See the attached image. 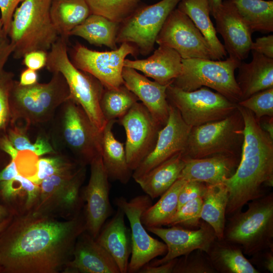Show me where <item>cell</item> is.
Wrapping results in <instances>:
<instances>
[{
  "instance_id": "48",
  "label": "cell",
  "mask_w": 273,
  "mask_h": 273,
  "mask_svg": "<svg viewBox=\"0 0 273 273\" xmlns=\"http://www.w3.org/2000/svg\"><path fill=\"white\" fill-rule=\"evenodd\" d=\"M253 265L261 268L273 272V248L267 249L259 252L252 256L249 260Z\"/></svg>"
},
{
  "instance_id": "36",
  "label": "cell",
  "mask_w": 273,
  "mask_h": 273,
  "mask_svg": "<svg viewBox=\"0 0 273 273\" xmlns=\"http://www.w3.org/2000/svg\"><path fill=\"white\" fill-rule=\"evenodd\" d=\"M85 166L80 165L65 187L58 200L53 215L60 213L70 218L81 213L83 203L81 187L85 177Z\"/></svg>"
},
{
  "instance_id": "38",
  "label": "cell",
  "mask_w": 273,
  "mask_h": 273,
  "mask_svg": "<svg viewBox=\"0 0 273 273\" xmlns=\"http://www.w3.org/2000/svg\"><path fill=\"white\" fill-rule=\"evenodd\" d=\"M39 190V186L20 174L13 179L0 182V195L6 202L13 201L22 192L27 195L25 207L27 211L36 205Z\"/></svg>"
},
{
  "instance_id": "11",
  "label": "cell",
  "mask_w": 273,
  "mask_h": 273,
  "mask_svg": "<svg viewBox=\"0 0 273 273\" xmlns=\"http://www.w3.org/2000/svg\"><path fill=\"white\" fill-rule=\"evenodd\" d=\"M181 0H161L151 5H140L120 23L117 44L129 43L142 56L154 50L156 38L166 18Z\"/></svg>"
},
{
  "instance_id": "3",
  "label": "cell",
  "mask_w": 273,
  "mask_h": 273,
  "mask_svg": "<svg viewBox=\"0 0 273 273\" xmlns=\"http://www.w3.org/2000/svg\"><path fill=\"white\" fill-rule=\"evenodd\" d=\"M53 119L51 145L56 152L67 150L83 166L101 156L102 132L73 99L64 102Z\"/></svg>"
},
{
  "instance_id": "4",
  "label": "cell",
  "mask_w": 273,
  "mask_h": 273,
  "mask_svg": "<svg viewBox=\"0 0 273 273\" xmlns=\"http://www.w3.org/2000/svg\"><path fill=\"white\" fill-rule=\"evenodd\" d=\"M47 83L24 86L13 81L9 96L11 118L22 119L26 126L53 119L58 108L70 98L67 83L59 72H54Z\"/></svg>"
},
{
  "instance_id": "2",
  "label": "cell",
  "mask_w": 273,
  "mask_h": 273,
  "mask_svg": "<svg viewBox=\"0 0 273 273\" xmlns=\"http://www.w3.org/2000/svg\"><path fill=\"white\" fill-rule=\"evenodd\" d=\"M237 108L244 119V140L238 166L222 182L229 192L228 217L264 196L273 186V139L261 128L251 111L238 104Z\"/></svg>"
},
{
  "instance_id": "61",
  "label": "cell",
  "mask_w": 273,
  "mask_h": 273,
  "mask_svg": "<svg viewBox=\"0 0 273 273\" xmlns=\"http://www.w3.org/2000/svg\"><path fill=\"white\" fill-rule=\"evenodd\" d=\"M140 1H141V0H140Z\"/></svg>"
},
{
  "instance_id": "47",
  "label": "cell",
  "mask_w": 273,
  "mask_h": 273,
  "mask_svg": "<svg viewBox=\"0 0 273 273\" xmlns=\"http://www.w3.org/2000/svg\"><path fill=\"white\" fill-rule=\"evenodd\" d=\"M23 64L27 68L37 71L46 67L48 52L36 50L26 54L23 57Z\"/></svg>"
},
{
  "instance_id": "18",
  "label": "cell",
  "mask_w": 273,
  "mask_h": 273,
  "mask_svg": "<svg viewBox=\"0 0 273 273\" xmlns=\"http://www.w3.org/2000/svg\"><path fill=\"white\" fill-rule=\"evenodd\" d=\"M191 128L184 121L178 110L169 104L167 121L159 130L152 152L133 171L132 177L134 179L146 174L175 154L183 152L187 145Z\"/></svg>"
},
{
  "instance_id": "33",
  "label": "cell",
  "mask_w": 273,
  "mask_h": 273,
  "mask_svg": "<svg viewBox=\"0 0 273 273\" xmlns=\"http://www.w3.org/2000/svg\"><path fill=\"white\" fill-rule=\"evenodd\" d=\"M186 181L177 178L155 204L143 213L141 221L146 228L168 226L177 210L179 194Z\"/></svg>"
},
{
  "instance_id": "25",
  "label": "cell",
  "mask_w": 273,
  "mask_h": 273,
  "mask_svg": "<svg viewBox=\"0 0 273 273\" xmlns=\"http://www.w3.org/2000/svg\"><path fill=\"white\" fill-rule=\"evenodd\" d=\"M252 60L241 62L237 82L244 100L260 91L273 87V59L251 51Z\"/></svg>"
},
{
  "instance_id": "59",
  "label": "cell",
  "mask_w": 273,
  "mask_h": 273,
  "mask_svg": "<svg viewBox=\"0 0 273 273\" xmlns=\"http://www.w3.org/2000/svg\"><path fill=\"white\" fill-rule=\"evenodd\" d=\"M7 37V35L4 32L3 29V25L2 19L0 17V42L5 38Z\"/></svg>"
},
{
  "instance_id": "15",
  "label": "cell",
  "mask_w": 273,
  "mask_h": 273,
  "mask_svg": "<svg viewBox=\"0 0 273 273\" xmlns=\"http://www.w3.org/2000/svg\"><path fill=\"white\" fill-rule=\"evenodd\" d=\"M118 121L125 131L127 162L134 171L154 149L162 127L145 106L138 102Z\"/></svg>"
},
{
  "instance_id": "49",
  "label": "cell",
  "mask_w": 273,
  "mask_h": 273,
  "mask_svg": "<svg viewBox=\"0 0 273 273\" xmlns=\"http://www.w3.org/2000/svg\"><path fill=\"white\" fill-rule=\"evenodd\" d=\"M251 51L273 59V35L257 38L251 44Z\"/></svg>"
},
{
  "instance_id": "16",
  "label": "cell",
  "mask_w": 273,
  "mask_h": 273,
  "mask_svg": "<svg viewBox=\"0 0 273 273\" xmlns=\"http://www.w3.org/2000/svg\"><path fill=\"white\" fill-rule=\"evenodd\" d=\"M90 173L87 185L81 192L85 202L84 216L85 231L96 239L113 209L109 199L108 176L102 157L95 158L90 163Z\"/></svg>"
},
{
  "instance_id": "58",
  "label": "cell",
  "mask_w": 273,
  "mask_h": 273,
  "mask_svg": "<svg viewBox=\"0 0 273 273\" xmlns=\"http://www.w3.org/2000/svg\"><path fill=\"white\" fill-rule=\"evenodd\" d=\"M13 218L12 214L0 223V235L8 226Z\"/></svg>"
},
{
  "instance_id": "37",
  "label": "cell",
  "mask_w": 273,
  "mask_h": 273,
  "mask_svg": "<svg viewBox=\"0 0 273 273\" xmlns=\"http://www.w3.org/2000/svg\"><path fill=\"white\" fill-rule=\"evenodd\" d=\"M90 14L121 23L141 5L140 0H85Z\"/></svg>"
},
{
  "instance_id": "55",
  "label": "cell",
  "mask_w": 273,
  "mask_h": 273,
  "mask_svg": "<svg viewBox=\"0 0 273 273\" xmlns=\"http://www.w3.org/2000/svg\"><path fill=\"white\" fill-rule=\"evenodd\" d=\"M258 121L261 128L273 139V117L263 116Z\"/></svg>"
},
{
  "instance_id": "14",
  "label": "cell",
  "mask_w": 273,
  "mask_h": 273,
  "mask_svg": "<svg viewBox=\"0 0 273 273\" xmlns=\"http://www.w3.org/2000/svg\"><path fill=\"white\" fill-rule=\"evenodd\" d=\"M155 42L176 51L183 59L213 60L205 37L192 20L177 8L171 12L159 32Z\"/></svg>"
},
{
  "instance_id": "19",
  "label": "cell",
  "mask_w": 273,
  "mask_h": 273,
  "mask_svg": "<svg viewBox=\"0 0 273 273\" xmlns=\"http://www.w3.org/2000/svg\"><path fill=\"white\" fill-rule=\"evenodd\" d=\"M216 32L224 40V47L229 57L242 61L251 51L252 32L234 5L225 0L214 15Z\"/></svg>"
},
{
  "instance_id": "26",
  "label": "cell",
  "mask_w": 273,
  "mask_h": 273,
  "mask_svg": "<svg viewBox=\"0 0 273 273\" xmlns=\"http://www.w3.org/2000/svg\"><path fill=\"white\" fill-rule=\"evenodd\" d=\"M116 120L108 121L102 132L101 157L108 178L127 184L132 176L124 145L115 138L113 126Z\"/></svg>"
},
{
  "instance_id": "9",
  "label": "cell",
  "mask_w": 273,
  "mask_h": 273,
  "mask_svg": "<svg viewBox=\"0 0 273 273\" xmlns=\"http://www.w3.org/2000/svg\"><path fill=\"white\" fill-rule=\"evenodd\" d=\"M242 61L232 57L224 60L182 59V70L172 85L191 92L202 86L211 88L230 101L238 103L241 92L235 77Z\"/></svg>"
},
{
  "instance_id": "43",
  "label": "cell",
  "mask_w": 273,
  "mask_h": 273,
  "mask_svg": "<svg viewBox=\"0 0 273 273\" xmlns=\"http://www.w3.org/2000/svg\"><path fill=\"white\" fill-rule=\"evenodd\" d=\"M237 104L251 111L258 121L263 116L273 117V87L257 92Z\"/></svg>"
},
{
  "instance_id": "34",
  "label": "cell",
  "mask_w": 273,
  "mask_h": 273,
  "mask_svg": "<svg viewBox=\"0 0 273 273\" xmlns=\"http://www.w3.org/2000/svg\"><path fill=\"white\" fill-rule=\"evenodd\" d=\"M230 1L252 32L273 31V1Z\"/></svg>"
},
{
  "instance_id": "46",
  "label": "cell",
  "mask_w": 273,
  "mask_h": 273,
  "mask_svg": "<svg viewBox=\"0 0 273 273\" xmlns=\"http://www.w3.org/2000/svg\"><path fill=\"white\" fill-rule=\"evenodd\" d=\"M23 0H0V11L3 29L8 35L11 23L16 9Z\"/></svg>"
},
{
  "instance_id": "40",
  "label": "cell",
  "mask_w": 273,
  "mask_h": 273,
  "mask_svg": "<svg viewBox=\"0 0 273 273\" xmlns=\"http://www.w3.org/2000/svg\"><path fill=\"white\" fill-rule=\"evenodd\" d=\"M77 164H79L77 162L72 161L67 156L63 155L38 158L35 174L28 178L39 186L47 177L77 167Z\"/></svg>"
},
{
  "instance_id": "52",
  "label": "cell",
  "mask_w": 273,
  "mask_h": 273,
  "mask_svg": "<svg viewBox=\"0 0 273 273\" xmlns=\"http://www.w3.org/2000/svg\"><path fill=\"white\" fill-rule=\"evenodd\" d=\"M37 80L36 71L27 68L21 72L19 82L22 85L28 86L38 82Z\"/></svg>"
},
{
  "instance_id": "13",
  "label": "cell",
  "mask_w": 273,
  "mask_h": 273,
  "mask_svg": "<svg viewBox=\"0 0 273 273\" xmlns=\"http://www.w3.org/2000/svg\"><path fill=\"white\" fill-rule=\"evenodd\" d=\"M115 203L130 224L132 249L127 272H138L143 266L164 255L167 251L165 243L151 237L141 221L142 214L152 205V199L147 195H140L129 201L120 197L115 199Z\"/></svg>"
},
{
  "instance_id": "42",
  "label": "cell",
  "mask_w": 273,
  "mask_h": 273,
  "mask_svg": "<svg viewBox=\"0 0 273 273\" xmlns=\"http://www.w3.org/2000/svg\"><path fill=\"white\" fill-rule=\"evenodd\" d=\"M202 198H198L184 204L177 210L168 226H179L194 230L201 224Z\"/></svg>"
},
{
  "instance_id": "21",
  "label": "cell",
  "mask_w": 273,
  "mask_h": 273,
  "mask_svg": "<svg viewBox=\"0 0 273 273\" xmlns=\"http://www.w3.org/2000/svg\"><path fill=\"white\" fill-rule=\"evenodd\" d=\"M65 273H120L110 254L85 231L78 237Z\"/></svg>"
},
{
  "instance_id": "41",
  "label": "cell",
  "mask_w": 273,
  "mask_h": 273,
  "mask_svg": "<svg viewBox=\"0 0 273 273\" xmlns=\"http://www.w3.org/2000/svg\"><path fill=\"white\" fill-rule=\"evenodd\" d=\"M172 273H216L206 253L200 250L178 257Z\"/></svg>"
},
{
  "instance_id": "20",
  "label": "cell",
  "mask_w": 273,
  "mask_h": 273,
  "mask_svg": "<svg viewBox=\"0 0 273 273\" xmlns=\"http://www.w3.org/2000/svg\"><path fill=\"white\" fill-rule=\"evenodd\" d=\"M122 75L123 84L142 102L157 123L163 127L169 117V104L166 93L168 85L152 81L127 67L124 66Z\"/></svg>"
},
{
  "instance_id": "5",
  "label": "cell",
  "mask_w": 273,
  "mask_h": 273,
  "mask_svg": "<svg viewBox=\"0 0 273 273\" xmlns=\"http://www.w3.org/2000/svg\"><path fill=\"white\" fill-rule=\"evenodd\" d=\"M51 1L23 0L16 9L8 33L15 59L33 51L48 52L58 39L50 16Z\"/></svg>"
},
{
  "instance_id": "23",
  "label": "cell",
  "mask_w": 273,
  "mask_h": 273,
  "mask_svg": "<svg viewBox=\"0 0 273 273\" xmlns=\"http://www.w3.org/2000/svg\"><path fill=\"white\" fill-rule=\"evenodd\" d=\"M124 66L142 72L162 85L171 84L182 70V58L174 50L159 46L153 54L144 59H125Z\"/></svg>"
},
{
  "instance_id": "31",
  "label": "cell",
  "mask_w": 273,
  "mask_h": 273,
  "mask_svg": "<svg viewBox=\"0 0 273 273\" xmlns=\"http://www.w3.org/2000/svg\"><path fill=\"white\" fill-rule=\"evenodd\" d=\"M119 25L101 16L91 14L70 31L69 36L80 37L90 44L105 46L114 50L118 48L116 36Z\"/></svg>"
},
{
  "instance_id": "30",
  "label": "cell",
  "mask_w": 273,
  "mask_h": 273,
  "mask_svg": "<svg viewBox=\"0 0 273 273\" xmlns=\"http://www.w3.org/2000/svg\"><path fill=\"white\" fill-rule=\"evenodd\" d=\"M201 218L213 229L217 239L223 238L226 223V209L229 200V192L222 183L206 184L202 198Z\"/></svg>"
},
{
  "instance_id": "22",
  "label": "cell",
  "mask_w": 273,
  "mask_h": 273,
  "mask_svg": "<svg viewBox=\"0 0 273 273\" xmlns=\"http://www.w3.org/2000/svg\"><path fill=\"white\" fill-rule=\"evenodd\" d=\"M240 156L221 154L202 158L185 157L186 163L178 178L211 185L222 183L235 173Z\"/></svg>"
},
{
  "instance_id": "44",
  "label": "cell",
  "mask_w": 273,
  "mask_h": 273,
  "mask_svg": "<svg viewBox=\"0 0 273 273\" xmlns=\"http://www.w3.org/2000/svg\"><path fill=\"white\" fill-rule=\"evenodd\" d=\"M14 75L4 71L0 76V130L11 119L9 96Z\"/></svg>"
},
{
  "instance_id": "54",
  "label": "cell",
  "mask_w": 273,
  "mask_h": 273,
  "mask_svg": "<svg viewBox=\"0 0 273 273\" xmlns=\"http://www.w3.org/2000/svg\"><path fill=\"white\" fill-rule=\"evenodd\" d=\"M0 149L7 153L11 157V160H15L18 153L7 135H5L0 139Z\"/></svg>"
},
{
  "instance_id": "35",
  "label": "cell",
  "mask_w": 273,
  "mask_h": 273,
  "mask_svg": "<svg viewBox=\"0 0 273 273\" xmlns=\"http://www.w3.org/2000/svg\"><path fill=\"white\" fill-rule=\"evenodd\" d=\"M139 101L124 84L115 88H105L100 107L107 121L116 120L124 116Z\"/></svg>"
},
{
  "instance_id": "56",
  "label": "cell",
  "mask_w": 273,
  "mask_h": 273,
  "mask_svg": "<svg viewBox=\"0 0 273 273\" xmlns=\"http://www.w3.org/2000/svg\"><path fill=\"white\" fill-rule=\"evenodd\" d=\"M222 0H208L210 15L213 16L222 3Z\"/></svg>"
},
{
  "instance_id": "8",
  "label": "cell",
  "mask_w": 273,
  "mask_h": 273,
  "mask_svg": "<svg viewBox=\"0 0 273 273\" xmlns=\"http://www.w3.org/2000/svg\"><path fill=\"white\" fill-rule=\"evenodd\" d=\"M244 129V119L237 108L223 119L192 127L182 154L193 159L221 154L241 155Z\"/></svg>"
},
{
  "instance_id": "60",
  "label": "cell",
  "mask_w": 273,
  "mask_h": 273,
  "mask_svg": "<svg viewBox=\"0 0 273 273\" xmlns=\"http://www.w3.org/2000/svg\"><path fill=\"white\" fill-rule=\"evenodd\" d=\"M0 272H2V269H1V265H0Z\"/></svg>"
},
{
  "instance_id": "53",
  "label": "cell",
  "mask_w": 273,
  "mask_h": 273,
  "mask_svg": "<svg viewBox=\"0 0 273 273\" xmlns=\"http://www.w3.org/2000/svg\"><path fill=\"white\" fill-rule=\"evenodd\" d=\"M19 174L15 160H11L6 167L0 172V182L13 179Z\"/></svg>"
},
{
  "instance_id": "12",
  "label": "cell",
  "mask_w": 273,
  "mask_h": 273,
  "mask_svg": "<svg viewBox=\"0 0 273 273\" xmlns=\"http://www.w3.org/2000/svg\"><path fill=\"white\" fill-rule=\"evenodd\" d=\"M70 51L73 64L93 76L106 88H115L123 84L124 60L128 55L135 57L139 54L137 49L129 43H122L116 50L101 52L77 42Z\"/></svg>"
},
{
  "instance_id": "29",
  "label": "cell",
  "mask_w": 273,
  "mask_h": 273,
  "mask_svg": "<svg viewBox=\"0 0 273 273\" xmlns=\"http://www.w3.org/2000/svg\"><path fill=\"white\" fill-rule=\"evenodd\" d=\"M177 8L193 22L206 40L213 60H221L227 56L223 44L216 35L211 19L208 0H181Z\"/></svg>"
},
{
  "instance_id": "32",
  "label": "cell",
  "mask_w": 273,
  "mask_h": 273,
  "mask_svg": "<svg viewBox=\"0 0 273 273\" xmlns=\"http://www.w3.org/2000/svg\"><path fill=\"white\" fill-rule=\"evenodd\" d=\"M50 13L59 36L67 40L70 31L91 14L85 0H52Z\"/></svg>"
},
{
  "instance_id": "1",
  "label": "cell",
  "mask_w": 273,
  "mask_h": 273,
  "mask_svg": "<svg viewBox=\"0 0 273 273\" xmlns=\"http://www.w3.org/2000/svg\"><path fill=\"white\" fill-rule=\"evenodd\" d=\"M85 231L84 214L66 220L32 210L12 218L0 235V265L5 273H57L71 260Z\"/></svg>"
},
{
  "instance_id": "51",
  "label": "cell",
  "mask_w": 273,
  "mask_h": 273,
  "mask_svg": "<svg viewBox=\"0 0 273 273\" xmlns=\"http://www.w3.org/2000/svg\"><path fill=\"white\" fill-rule=\"evenodd\" d=\"M14 51L13 47L10 39L6 37L0 42V76L4 72L3 68L9 57L12 55Z\"/></svg>"
},
{
  "instance_id": "50",
  "label": "cell",
  "mask_w": 273,
  "mask_h": 273,
  "mask_svg": "<svg viewBox=\"0 0 273 273\" xmlns=\"http://www.w3.org/2000/svg\"><path fill=\"white\" fill-rule=\"evenodd\" d=\"M177 258L157 266L146 264L138 272L140 273H172Z\"/></svg>"
},
{
  "instance_id": "7",
  "label": "cell",
  "mask_w": 273,
  "mask_h": 273,
  "mask_svg": "<svg viewBox=\"0 0 273 273\" xmlns=\"http://www.w3.org/2000/svg\"><path fill=\"white\" fill-rule=\"evenodd\" d=\"M67 40L59 37L48 52L47 69L59 72L64 77L70 98L85 112L94 125L102 131L107 121L100 107L104 86L90 74L77 69L71 61L67 50Z\"/></svg>"
},
{
  "instance_id": "27",
  "label": "cell",
  "mask_w": 273,
  "mask_h": 273,
  "mask_svg": "<svg viewBox=\"0 0 273 273\" xmlns=\"http://www.w3.org/2000/svg\"><path fill=\"white\" fill-rule=\"evenodd\" d=\"M186 160L182 152L177 153L135 179L151 199L160 197L177 179Z\"/></svg>"
},
{
  "instance_id": "28",
  "label": "cell",
  "mask_w": 273,
  "mask_h": 273,
  "mask_svg": "<svg viewBox=\"0 0 273 273\" xmlns=\"http://www.w3.org/2000/svg\"><path fill=\"white\" fill-rule=\"evenodd\" d=\"M213 268L220 273H259L238 245L216 239L206 252Z\"/></svg>"
},
{
  "instance_id": "17",
  "label": "cell",
  "mask_w": 273,
  "mask_h": 273,
  "mask_svg": "<svg viewBox=\"0 0 273 273\" xmlns=\"http://www.w3.org/2000/svg\"><path fill=\"white\" fill-rule=\"evenodd\" d=\"M161 238L165 243L167 251L161 259H153L147 264L157 266L173 259L200 250L205 253L217 237L212 228L205 221H201L197 229L191 230L179 226L168 228L150 227L146 228Z\"/></svg>"
},
{
  "instance_id": "39",
  "label": "cell",
  "mask_w": 273,
  "mask_h": 273,
  "mask_svg": "<svg viewBox=\"0 0 273 273\" xmlns=\"http://www.w3.org/2000/svg\"><path fill=\"white\" fill-rule=\"evenodd\" d=\"M27 128V126L23 127L15 126L8 131L7 136L16 150L30 151L38 156L57 153L50 141L44 136H38L34 143L30 142L26 135Z\"/></svg>"
},
{
  "instance_id": "10",
  "label": "cell",
  "mask_w": 273,
  "mask_h": 273,
  "mask_svg": "<svg viewBox=\"0 0 273 273\" xmlns=\"http://www.w3.org/2000/svg\"><path fill=\"white\" fill-rule=\"evenodd\" d=\"M166 93L168 103L191 127L223 119L237 109V103L205 86L187 92L170 84Z\"/></svg>"
},
{
  "instance_id": "6",
  "label": "cell",
  "mask_w": 273,
  "mask_h": 273,
  "mask_svg": "<svg viewBox=\"0 0 273 273\" xmlns=\"http://www.w3.org/2000/svg\"><path fill=\"white\" fill-rule=\"evenodd\" d=\"M247 204L246 211L228 217L223 239L238 245L244 254L252 256L273 248V193Z\"/></svg>"
},
{
  "instance_id": "57",
  "label": "cell",
  "mask_w": 273,
  "mask_h": 273,
  "mask_svg": "<svg viewBox=\"0 0 273 273\" xmlns=\"http://www.w3.org/2000/svg\"><path fill=\"white\" fill-rule=\"evenodd\" d=\"M11 215L7 207L0 204V223Z\"/></svg>"
},
{
  "instance_id": "45",
  "label": "cell",
  "mask_w": 273,
  "mask_h": 273,
  "mask_svg": "<svg viewBox=\"0 0 273 273\" xmlns=\"http://www.w3.org/2000/svg\"><path fill=\"white\" fill-rule=\"evenodd\" d=\"M206 188L205 183L197 181H187L179 194L177 210L189 201L198 198H202Z\"/></svg>"
},
{
  "instance_id": "24",
  "label": "cell",
  "mask_w": 273,
  "mask_h": 273,
  "mask_svg": "<svg viewBox=\"0 0 273 273\" xmlns=\"http://www.w3.org/2000/svg\"><path fill=\"white\" fill-rule=\"evenodd\" d=\"M124 215L118 208L112 218L104 223L95 239L114 259L120 273L127 272L132 249L130 231L125 225Z\"/></svg>"
}]
</instances>
